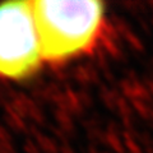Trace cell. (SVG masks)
Wrapping results in <instances>:
<instances>
[{"instance_id":"1","label":"cell","mask_w":153,"mask_h":153,"mask_svg":"<svg viewBox=\"0 0 153 153\" xmlns=\"http://www.w3.org/2000/svg\"><path fill=\"white\" fill-rule=\"evenodd\" d=\"M32 8L46 61H64L88 51L102 31L105 9L96 0H37Z\"/></svg>"},{"instance_id":"2","label":"cell","mask_w":153,"mask_h":153,"mask_svg":"<svg viewBox=\"0 0 153 153\" xmlns=\"http://www.w3.org/2000/svg\"><path fill=\"white\" fill-rule=\"evenodd\" d=\"M42 60L32 3L0 4V76L25 79Z\"/></svg>"}]
</instances>
